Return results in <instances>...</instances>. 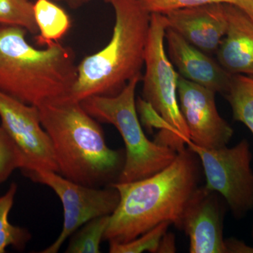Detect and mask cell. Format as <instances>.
I'll list each match as a JSON object with an SVG mask.
<instances>
[{
  "mask_svg": "<svg viewBox=\"0 0 253 253\" xmlns=\"http://www.w3.org/2000/svg\"><path fill=\"white\" fill-rule=\"evenodd\" d=\"M201 170L197 155L184 148L163 170L132 182L112 184L120 201L104 241L126 244L165 221L180 230L184 210L200 186Z\"/></svg>",
  "mask_w": 253,
  "mask_h": 253,
  "instance_id": "1",
  "label": "cell"
},
{
  "mask_svg": "<svg viewBox=\"0 0 253 253\" xmlns=\"http://www.w3.org/2000/svg\"><path fill=\"white\" fill-rule=\"evenodd\" d=\"M41 121L51 140L59 174L89 187L117 183L126 151L108 146L99 122L69 98L38 106Z\"/></svg>",
  "mask_w": 253,
  "mask_h": 253,
  "instance_id": "2",
  "label": "cell"
},
{
  "mask_svg": "<svg viewBox=\"0 0 253 253\" xmlns=\"http://www.w3.org/2000/svg\"><path fill=\"white\" fill-rule=\"evenodd\" d=\"M27 32L0 25V91L37 107L68 97L78 76L74 51L59 42L37 49Z\"/></svg>",
  "mask_w": 253,
  "mask_h": 253,
  "instance_id": "3",
  "label": "cell"
},
{
  "mask_svg": "<svg viewBox=\"0 0 253 253\" xmlns=\"http://www.w3.org/2000/svg\"><path fill=\"white\" fill-rule=\"evenodd\" d=\"M112 6L115 24L109 42L78 65V76L68 98L79 101L93 96L119 94L141 76L151 14L139 0H104Z\"/></svg>",
  "mask_w": 253,
  "mask_h": 253,
  "instance_id": "4",
  "label": "cell"
},
{
  "mask_svg": "<svg viewBox=\"0 0 253 253\" xmlns=\"http://www.w3.org/2000/svg\"><path fill=\"white\" fill-rule=\"evenodd\" d=\"M141 78L131 79L116 96H93L81 101L86 112L98 122L114 126L124 141L126 161L117 183L149 177L169 166L177 155L172 148L150 141L143 130L135 101Z\"/></svg>",
  "mask_w": 253,
  "mask_h": 253,
  "instance_id": "5",
  "label": "cell"
},
{
  "mask_svg": "<svg viewBox=\"0 0 253 253\" xmlns=\"http://www.w3.org/2000/svg\"><path fill=\"white\" fill-rule=\"evenodd\" d=\"M168 22L166 15L151 14L149 36L145 50L146 71L142 99L167 125L170 139L177 149L189 141V132L181 114L178 100L179 75L168 57L164 42Z\"/></svg>",
  "mask_w": 253,
  "mask_h": 253,
  "instance_id": "6",
  "label": "cell"
},
{
  "mask_svg": "<svg viewBox=\"0 0 253 253\" xmlns=\"http://www.w3.org/2000/svg\"><path fill=\"white\" fill-rule=\"evenodd\" d=\"M188 147L197 155L206 176L205 186L223 196L236 219L253 209L252 153L249 141L243 139L233 147L207 149L191 141Z\"/></svg>",
  "mask_w": 253,
  "mask_h": 253,
  "instance_id": "7",
  "label": "cell"
},
{
  "mask_svg": "<svg viewBox=\"0 0 253 253\" xmlns=\"http://www.w3.org/2000/svg\"><path fill=\"white\" fill-rule=\"evenodd\" d=\"M24 175L36 183L49 186L59 198L63 208V229L52 244L41 253L59 252L65 241L91 219L111 215L120 201V194L113 185L89 187L73 182L53 171H31Z\"/></svg>",
  "mask_w": 253,
  "mask_h": 253,
  "instance_id": "8",
  "label": "cell"
},
{
  "mask_svg": "<svg viewBox=\"0 0 253 253\" xmlns=\"http://www.w3.org/2000/svg\"><path fill=\"white\" fill-rule=\"evenodd\" d=\"M1 126L18 148L23 160V174L34 170L59 173L49 136L38 107L0 91Z\"/></svg>",
  "mask_w": 253,
  "mask_h": 253,
  "instance_id": "9",
  "label": "cell"
},
{
  "mask_svg": "<svg viewBox=\"0 0 253 253\" xmlns=\"http://www.w3.org/2000/svg\"><path fill=\"white\" fill-rule=\"evenodd\" d=\"M177 94L192 144L207 149L229 144L234 130L218 112L214 91L179 76Z\"/></svg>",
  "mask_w": 253,
  "mask_h": 253,
  "instance_id": "10",
  "label": "cell"
},
{
  "mask_svg": "<svg viewBox=\"0 0 253 253\" xmlns=\"http://www.w3.org/2000/svg\"><path fill=\"white\" fill-rule=\"evenodd\" d=\"M217 194L200 186L184 210L180 230L189 237L191 253H226L224 211Z\"/></svg>",
  "mask_w": 253,
  "mask_h": 253,
  "instance_id": "11",
  "label": "cell"
},
{
  "mask_svg": "<svg viewBox=\"0 0 253 253\" xmlns=\"http://www.w3.org/2000/svg\"><path fill=\"white\" fill-rule=\"evenodd\" d=\"M166 15L168 27L208 54L217 52L227 30L225 4L174 10Z\"/></svg>",
  "mask_w": 253,
  "mask_h": 253,
  "instance_id": "12",
  "label": "cell"
},
{
  "mask_svg": "<svg viewBox=\"0 0 253 253\" xmlns=\"http://www.w3.org/2000/svg\"><path fill=\"white\" fill-rule=\"evenodd\" d=\"M165 40L168 57L179 76L215 93L225 94L232 75L218 61L190 44L172 28L166 30Z\"/></svg>",
  "mask_w": 253,
  "mask_h": 253,
  "instance_id": "13",
  "label": "cell"
},
{
  "mask_svg": "<svg viewBox=\"0 0 253 253\" xmlns=\"http://www.w3.org/2000/svg\"><path fill=\"white\" fill-rule=\"evenodd\" d=\"M228 26L217 61L231 75L253 76V22L234 4H225Z\"/></svg>",
  "mask_w": 253,
  "mask_h": 253,
  "instance_id": "14",
  "label": "cell"
},
{
  "mask_svg": "<svg viewBox=\"0 0 253 253\" xmlns=\"http://www.w3.org/2000/svg\"><path fill=\"white\" fill-rule=\"evenodd\" d=\"M34 15L38 34L36 44L40 46L58 42L67 34L71 27V19L68 13L52 0H36Z\"/></svg>",
  "mask_w": 253,
  "mask_h": 253,
  "instance_id": "15",
  "label": "cell"
},
{
  "mask_svg": "<svg viewBox=\"0 0 253 253\" xmlns=\"http://www.w3.org/2000/svg\"><path fill=\"white\" fill-rule=\"evenodd\" d=\"M224 95L230 104L234 119L244 124L253 134V76L232 75Z\"/></svg>",
  "mask_w": 253,
  "mask_h": 253,
  "instance_id": "16",
  "label": "cell"
},
{
  "mask_svg": "<svg viewBox=\"0 0 253 253\" xmlns=\"http://www.w3.org/2000/svg\"><path fill=\"white\" fill-rule=\"evenodd\" d=\"M17 190V184L12 183L7 191L0 197V253L6 252V248L9 246L23 251L31 239V233L27 229L13 225L9 221Z\"/></svg>",
  "mask_w": 253,
  "mask_h": 253,
  "instance_id": "17",
  "label": "cell"
},
{
  "mask_svg": "<svg viewBox=\"0 0 253 253\" xmlns=\"http://www.w3.org/2000/svg\"><path fill=\"white\" fill-rule=\"evenodd\" d=\"M111 215L91 219L71 236L67 253H99L100 246L109 226Z\"/></svg>",
  "mask_w": 253,
  "mask_h": 253,
  "instance_id": "18",
  "label": "cell"
},
{
  "mask_svg": "<svg viewBox=\"0 0 253 253\" xmlns=\"http://www.w3.org/2000/svg\"><path fill=\"white\" fill-rule=\"evenodd\" d=\"M31 0H0V25L18 26L37 36L38 28Z\"/></svg>",
  "mask_w": 253,
  "mask_h": 253,
  "instance_id": "19",
  "label": "cell"
},
{
  "mask_svg": "<svg viewBox=\"0 0 253 253\" xmlns=\"http://www.w3.org/2000/svg\"><path fill=\"white\" fill-rule=\"evenodd\" d=\"M170 223L168 221L161 223L154 229L146 231L136 239L126 244H109L111 253H141L145 251L157 253L160 241L168 231Z\"/></svg>",
  "mask_w": 253,
  "mask_h": 253,
  "instance_id": "20",
  "label": "cell"
},
{
  "mask_svg": "<svg viewBox=\"0 0 253 253\" xmlns=\"http://www.w3.org/2000/svg\"><path fill=\"white\" fill-rule=\"evenodd\" d=\"M23 168L21 153L6 131L0 126V184L16 169Z\"/></svg>",
  "mask_w": 253,
  "mask_h": 253,
  "instance_id": "21",
  "label": "cell"
},
{
  "mask_svg": "<svg viewBox=\"0 0 253 253\" xmlns=\"http://www.w3.org/2000/svg\"><path fill=\"white\" fill-rule=\"evenodd\" d=\"M149 14H166L174 10L211 4H231L232 0H139Z\"/></svg>",
  "mask_w": 253,
  "mask_h": 253,
  "instance_id": "22",
  "label": "cell"
},
{
  "mask_svg": "<svg viewBox=\"0 0 253 253\" xmlns=\"http://www.w3.org/2000/svg\"><path fill=\"white\" fill-rule=\"evenodd\" d=\"M226 253H253V247L235 239L224 240Z\"/></svg>",
  "mask_w": 253,
  "mask_h": 253,
  "instance_id": "23",
  "label": "cell"
},
{
  "mask_svg": "<svg viewBox=\"0 0 253 253\" xmlns=\"http://www.w3.org/2000/svg\"><path fill=\"white\" fill-rule=\"evenodd\" d=\"M175 236L172 233H166L160 241L157 253H174L176 252Z\"/></svg>",
  "mask_w": 253,
  "mask_h": 253,
  "instance_id": "24",
  "label": "cell"
},
{
  "mask_svg": "<svg viewBox=\"0 0 253 253\" xmlns=\"http://www.w3.org/2000/svg\"><path fill=\"white\" fill-rule=\"evenodd\" d=\"M231 4L241 9L253 22V0H232Z\"/></svg>",
  "mask_w": 253,
  "mask_h": 253,
  "instance_id": "25",
  "label": "cell"
},
{
  "mask_svg": "<svg viewBox=\"0 0 253 253\" xmlns=\"http://www.w3.org/2000/svg\"><path fill=\"white\" fill-rule=\"evenodd\" d=\"M55 2H64L69 5L71 8H78L86 4L90 0H52Z\"/></svg>",
  "mask_w": 253,
  "mask_h": 253,
  "instance_id": "26",
  "label": "cell"
},
{
  "mask_svg": "<svg viewBox=\"0 0 253 253\" xmlns=\"http://www.w3.org/2000/svg\"><path fill=\"white\" fill-rule=\"evenodd\" d=\"M252 236H253V226Z\"/></svg>",
  "mask_w": 253,
  "mask_h": 253,
  "instance_id": "27",
  "label": "cell"
}]
</instances>
